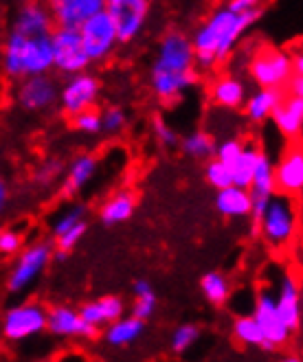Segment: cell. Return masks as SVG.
<instances>
[{"instance_id":"6da1fadb","label":"cell","mask_w":303,"mask_h":362,"mask_svg":"<svg viewBox=\"0 0 303 362\" xmlns=\"http://www.w3.org/2000/svg\"><path fill=\"white\" fill-rule=\"evenodd\" d=\"M200 83L191 37L185 31L169 29L156 47L149 66V90L161 103H174Z\"/></svg>"},{"instance_id":"7a4b0ae2","label":"cell","mask_w":303,"mask_h":362,"mask_svg":"<svg viewBox=\"0 0 303 362\" xmlns=\"http://www.w3.org/2000/svg\"><path fill=\"white\" fill-rule=\"evenodd\" d=\"M262 16V7L248 11H233L229 7H218L205 23L193 31L191 47L196 57V69L202 73L215 71L233 55L244 33Z\"/></svg>"},{"instance_id":"3957f363","label":"cell","mask_w":303,"mask_h":362,"mask_svg":"<svg viewBox=\"0 0 303 362\" xmlns=\"http://www.w3.org/2000/svg\"><path fill=\"white\" fill-rule=\"evenodd\" d=\"M3 73L18 81L29 75L53 73L51 33L49 35H23L9 31L3 45Z\"/></svg>"},{"instance_id":"277c9868","label":"cell","mask_w":303,"mask_h":362,"mask_svg":"<svg viewBox=\"0 0 303 362\" xmlns=\"http://www.w3.org/2000/svg\"><path fill=\"white\" fill-rule=\"evenodd\" d=\"M257 235L262 238L273 250L288 248L299 233V209L292 196L275 194L268 198V204L257 222Z\"/></svg>"},{"instance_id":"5b68a950","label":"cell","mask_w":303,"mask_h":362,"mask_svg":"<svg viewBox=\"0 0 303 362\" xmlns=\"http://www.w3.org/2000/svg\"><path fill=\"white\" fill-rule=\"evenodd\" d=\"M13 264L7 274V290L11 294L29 290L53 262V244L47 240L31 242L13 255Z\"/></svg>"},{"instance_id":"8992f818","label":"cell","mask_w":303,"mask_h":362,"mask_svg":"<svg viewBox=\"0 0 303 362\" xmlns=\"http://www.w3.org/2000/svg\"><path fill=\"white\" fill-rule=\"evenodd\" d=\"M47 332V308L38 301L11 305L0 318V336L7 343H27Z\"/></svg>"},{"instance_id":"52a82bcc","label":"cell","mask_w":303,"mask_h":362,"mask_svg":"<svg viewBox=\"0 0 303 362\" xmlns=\"http://www.w3.org/2000/svg\"><path fill=\"white\" fill-rule=\"evenodd\" d=\"M59 81L51 73L29 75L16 81L13 101L20 110L31 115H45L57 105Z\"/></svg>"},{"instance_id":"ba28073f","label":"cell","mask_w":303,"mask_h":362,"mask_svg":"<svg viewBox=\"0 0 303 362\" xmlns=\"http://www.w3.org/2000/svg\"><path fill=\"white\" fill-rule=\"evenodd\" d=\"M77 31H79L84 51L88 55L91 64H101L105 59H110L115 55V51L119 49L115 23L105 9L91 16Z\"/></svg>"},{"instance_id":"9c48e42d","label":"cell","mask_w":303,"mask_h":362,"mask_svg":"<svg viewBox=\"0 0 303 362\" xmlns=\"http://www.w3.org/2000/svg\"><path fill=\"white\" fill-rule=\"evenodd\" d=\"M248 77L257 88H286L292 77L290 53L281 49H259L248 59Z\"/></svg>"},{"instance_id":"30bf717a","label":"cell","mask_w":303,"mask_h":362,"mask_svg":"<svg viewBox=\"0 0 303 362\" xmlns=\"http://www.w3.org/2000/svg\"><path fill=\"white\" fill-rule=\"evenodd\" d=\"M101 97V81L97 75L81 71L75 75H67L64 83H59L57 105L67 117H75L86 108H95Z\"/></svg>"},{"instance_id":"8fae6325","label":"cell","mask_w":303,"mask_h":362,"mask_svg":"<svg viewBox=\"0 0 303 362\" xmlns=\"http://www.w3.org/2000/svg\"><path fill=\"white\" fill-rule=\"evenodd\" d=\"M51 53H53V71L64 77L91 69V59L84 51L77 29L55 27L51 31Z\"/></svg>"},{"instance_id":"7c38bea8","label":"cell","mask_w":303,"mask_h":362,"mask_svg":"<svg viewBox=\"0 0 303 362\" xmlns=\"http://www.w3.org/2000/svg\"><path fill=\"white\" fill-rule=\"evenodd\" d=\"M105 11L115 23L119 45H132L147 27L152 0H113L105 3Z\"/></svg>"},{"instance_id":"4fadbf2b","label":"cell","mask_w":303,"mask_h":362,"mask_svg":"<svg viewBox=\"0 0 303 362\" xmlns=\"http://www.w3.org/2000/svg\"><path fill=\"white\" fill-rule=\"evenodd\" d=\"M253 318L264 334L268 351H277L290 343L292 332L281 321L277 305H275V292L270 288H262L257 292L255 303H253Z\"/></svg>"},{"instance_id":"5bb4252c","label":"cell","mask_w":303,"mask_h":362,"mask_svg":"<svg viewBox=\"0 0 303 362\" xmlns=\"http://www.w3.org/2000/svg\"><path fill=\"white\" fill-rule=\"evenodd\" d=\"M47 332L55 338H84L93 340L99 336V329L88 325L81 318L79 310L71 305H51L47 308Z\"/></svg>"},{"instance_id":"9a60e30c","label":"cell","mask_w":303,"mask_h":362,"mask_svg":"<svg viewBox=\"0 0 303 362\" xmlns=\"http://www.w3.org/2000/svg\"><path fill=\"white\" fill-rule=\"evenodd\" d=\"M55 27L79 29L86 20L105 9V0H47Z\"/></svg>"},{"instance_id":"2e32d148","label":"cell","mask_w":303,"mask_h":362,"mask_svg":"<svg viewBox=\"0 0 303 362\" xmlns=\"http://www.w3.org/2000/svg\"><path fill=\"white\" fill-rule=\"evenodd\" d=\"M55 29L53 16L47 3H35V0H25L13 13L11 29L23 35H49Z\"/></svg>"},{"instance_id":"e0dca14e","label":"cell","mask_w":303,"mask_h":362,"mask_svg":"<svg viewBox=\"0 0 303 362\" xmlns=\"http://www.w3.org/2000/svg\"><path fill=\"white\" fill-rule=\"evenodd\" d=\"M275 292V305L281 316V321L286 323V327L297 334L301 327V290L299 281L290 272H284L279 279V286Z\"/></svg>"},{"instance_id":"ac0fdd59","label":"cell","mask_w":303,"mask_h":362,"mask_svg":"<svg viewBox=\"0 0 303 362\" xmlns=\"http://www.w3.org/2000/svg\"><path fill=\"white\" fill-rule=\"evenodd\" d=\"M97 169H99V158L95 154L75 156L67 167H64L59 194L64 198H73V196L81 194V191L95 180Z\"/></svg>"},{"instance_id":"d6986e66","label":"cell","mask_w":303,"mask_h":362,"mask_svg":"<svg viewBox=\"0 0 303 362\" xmlns=\"http://www.w3.org/2000/svg\"><path fill=\"white\" fill-rule=\"evenodd\" d=\"M270 121L286 141H297L303 130V97L286 93L275 105Z\"/></svg>"},{"instance_id":"ffe728a7","label":"cell","mask_w":303,"mask_h":362,"mask_svg":"<svg viewBox=\"0 0 303 362\" xmlns=\"http://www.w3.org/2000/svg\"><path fill=\"white\" fill-rule=\"evenodd\" d=\"M275 189L279 194L297 198L303 189V152L290 147L279 160H275Z\"/></svg>"},{"instance_id":"44dd1931","label":"cell","mask_w":303,"mask_h":362,"mask_svg":"<svg viewBox=\"0 0 303 362\" xmlns=\"http://www.w3.org/2000/svg\"><path fill=\"white\" fill-rule=\"evenodd\" d=\"M246 95H248L246 83L235 75L215 77L209 88V97L213 105L220 110H242Z\"/></svg>"},{"instance_id":"7402d4cb","label":"cell","mask_w":303,"mask_h":362,"mask_svg":"<svg viewBox=\"0 0 303 362\" xmlns=\"http://www.w3.org/2000/svg\"><path fill=\"white\" fill-rule=\"evenodd\" d=\"M79 314H81V318L86 323L97 327L101 332L108 323L117 321L119 316L125 314V303H123L121 296L108 294V296H101V299H97V301L84 303L79 308Z\"/></svg>"},{"instance_id":"603a6c76","label":"cell","mask_w":303,"mask_h":362,"mask_svg":"<svg viewBox=\"0 0 303 362\" xmlns=\"http://www.w3.org/2000/svg\"><path fill=\"white\" fill-rule=\"evenodd\" d=\"M218 196H215V206L229 220H242L248 218L253 198L248 194L246 187H237V185H227L222 189H215Z\"/></svg>"},{"instance_id":"cb8c5ba5","label":"cell","mask_w":303,"mask_h":362,"mask_svg":"<svg viewBox=\"0 0 303 362\" xmlns=\"http://www.w3.org/2000/svg\"><path fill=\"white\" fill-rule=\"evenodd\" d=\"M143 327H145V321H141V318L137 316H119L117 321L108 323L103 327V340L105 345H110L115 349H123V347H130L135 345L137 340L141 338L143 334Z\"/></svg>"},{"instance_id":"d4e9b609","label":"cell","mask_w":303,"mask_h":362,"mask_svg":"<svg viewBox=\"0 0 303 362\" xmlns=\"http://www.w3.org/2000/svg\"><path fill=\"white\" fill-rule=\"evenodd\" d=\"M281 97H284V90L281 88H257L251 95H246L242 110L253 125L266 123L270 121V115Z\"/></svg>"},{"instance_id":"484cf974","label":"cell","mask_w":303,"mask_h":362,"mask_svg":"<svg viewBox=\"0 0 303 362\" xmlns=\"http://www.w3.org/2000/svg\"><path fill=\"white\" fill-rule=\"evenodd\" d=\"M137 211V198L132 191H115L110 198H105L99 206V220L105 226H117L127 222Z\"/></svg>"},{"instance_id":"4316f807","label":"cell","mask_w":303,"mask_h":362,"mask_svg":"<svg viewBox=\"0 0 303 362\" xmlns=\"http://www.w3.org/2000/svg\"><path fill=\"white\" fill-rule=\"evenodd\" d=\"M259 156H262V147L257 143H242V150L240 154L235 156V160L229 165L231 167V178H233V185L237 187H246L251 185L253 180V174H255V167L259 163Z\"/></svg>"},{"instance_id":"83f0119b","label":"cell","mask_w":303,"mask_h":362,"mask_svg":"<svg viewBox=\"0 0 303 362\" xmlns=\"http://www.w3.org/2000/svg\"><path fill=\"white\" fill-rule=\"evenodd\" d=\"M275 191H277L275 189V160H273V156L262 152L259 163L255 167L253 180L248 185V194L255 200V198H270Z\"/></svg>"},{"instance_id":"f1b7e54d","label":"cell","mask_w":303,"mask_h":362,"mask_svg":"<svg viewBox=\"0 0 303 362\" xmlns=\"http://www.w3.org/2000/svg\"><path fill=\"white\" fill-rule=\"evenodd\" d=\"M215 141L207 130H193L187 136L178 139L181 152L193 160H209L215 152Z\"/></svg>"},{"instance_id":"f546056e","label":"cell","mask_w":303,"mask_h":362,"mask_svg":"<svg viewBox=\"0 0 303 362\" xmlns=\"http://www.w3.org/2000/svg\"><path fill=\"white\" fill-rule=\"evenodd\" d=\"M233 338L237 340L240 345L248 347V349H262V351H268V345L264 340V334L259 329L257 321L251 316H237L233 321Z\"/></svg>"},{"instance_id":"4dcf8cb0","label":"cell","mask_w":303,"mask_h":362,"mask_svg":"<svg viewBox=\"0 0 303 362\" xmlns=\"http://www.w3.org/2000/svg\"><path fill=\"white\" fill-rule=\"evenodd\" d=\"M200 290L211 305L222 308L231 296V281L227 279V274L213 270V272H207L200 279Z\"/></svg>"},{"instance_id":"1f68e13d","label":"cell","mask_w":303,"mask_h":362,"mask_svg":"<svg viewBox=\"0 0 303 362\" xmlns=\"http://www.w3.org/2000/svg\"><path fill=\"white\" fill-rule=\"evenodd\" d=\"M132 294H135V305H132V316L141 318V321H149L156 312V292L152 288L149 281L145 279H137L132 286Z\"/></svg>"},{"instance_id":"d6a6232c","label":"cell","mask_w":303,"mask_h":362,"mask_svg":"<svg viewBox=\"0 0 303 362\" xmlns=\"http://www.w3.org/2000/svg\"><path fill=\"white\" fill-rule=\"evenodd\" d=\"M202 336L200 327L198 325H193V323H185V325H178L174 329V334H171V351L174 354H187L193 345L198 343Z\"/></svg>"},{"instance_id":"836d02e7","label":"cell","mask_w":303,"mask_h":362,"mask_svg":"<svg viewBox=\"0 0 303 362\" xmlns=\"http://www.w3.org/2000/svg\"><path fill=\"white\" fill-rule=\"evenodd\" d=\"M62 174H64V160L51 156L33 169V182L38 187H53L62 178Z\"/></svg>"},{"instance_id":"e575fe53","label":"cell","mask_w":303,"mask_h":362,"mask_svg":"<svg viewBox=\"0 0 303 362\" xmlns=\"http://www.w3.org/2000/svg\"><path fill=\"white\" fill-rule=\"evenodd\" d=\"M81 220H86V206L84 204H71L67 206L64 211H59L53 224H51V233H53V238L62 235L64 230H69L71 226L79 224Z\"/></svg>"},{"instance_id":"d590c367","label":"cell","mask_w":303,"mask_h":362,"mask_svg":"<svg viewBox=\"0 0 303 362\" xmlns=\"http://www.w3.org/2000/svg\"><path fill=\"white\" fill-rule=\"evenodd\" d=\"M99 115H101V134L117 136L127 127V112L119 108V105H110V108L101 110Z\"/></svg>"},{"instance_id":"8d00e7d4","label":"cell","mask_w":303,"mask_h":362,"mask_svg":"<svg viewBox=\"0 0 303 362\" xmlns=\"http://www.w3.org/2000/svg\"><path fill=\"white\" fill-rule=\"evenodd\" d=\"M205 178L207 182L213 187V189H222L227 185H233V178H231V167L222 160H218L215 156H211L207 163H205Z\"/></svg>"},{"instance_id":"74e56055","label":"cell","mask_w":303,"mask_h":362,"mask_svg":"<svg viewBox=\"0 0 303 362\" xmlns=\"http://www.w3.org/2000/svg\"><path fill=\"white\" fill-rule=\"evenodd\" d=\"M71 119H73V127H75L77 132L91 134V136L101 134V115H99L97 108H86V110L77 112Z\"/></svg>"},{"instance_id":"f35d334b","label":"cell","mask_w":303,"mask_h":362,"mask_svg":"<svg viewBox=\"0 0 303 362\" xmlns=\"http://www.w3.org/2000/svg\"><path fill=\"white\" fill-rule=\"evenodd\" d=\"M86 230H88V224H86V220H81L79 224H75V226H71L69 230H64L62 235H57L55 238V250H59V252H71L79 242H81V238L86 235Z\"/></svg>"},{"instance_id":"ab89813d","label":"cell","mask_w":303,"mask_h":362,"mask_svg":"<svg viewBox=\"0 0 303 362\" xmlns=\"http://www.w3.org/2000/svg\"><path fill=\"white\" fill-rule=\"evenodd\" d=\"M152 134H154V139L161 147H176L178 139H181L174 127H171L161 115H156L154 119H152Z\"/></svg>"},{"instance_id":"60d3db41","label":"cell","mask_w":303,"mask_h":362,"mask_svg":"<svg viewBox=\"0 0 303 362\" xmlns=\"http://www.w3.org/2000/svg\"><path fill=\"white\" fill-rule=\"evenodd\" d=\"M25 246L23 233L16 228H0V257H13Z\"/></svg>"},{"instance_id":"b9f144b4","label":"cell","mask_w":303,"mask_h":362,"mask_svg":"<svg viewBox=\"0 0 303 362\" xmlns=\"http://www.w3.org/2000/svg\"><path fill=\"white\" fill-rule=\"evenodd\" d=\"M240 150H242V141H240V139H235V136H231V139H224V141H220V143H215V152H213V156L218 158V160H222V163H227V165H231V163L235 160V156L240 154Z\"/></svg>"},{"instance_id":"7bdbcfd3","label":"cell","mask_w":303,"mask_h":362,"mask_svg":"<svg viewBox=\"0 0 303 362\" xmlns=\"http://www.w3.org/2000/svg\"><path fill=\"white\" fill-rule=\"evenodd\" d=\"M266 3V0H229V9L233 11H248V9H257L262 7Z\"/></svg>"},{"instance_id":"ee69618b","label":"cell","mask_w":303,"mask_h":362,"mask_svg":"<svg viewBox=\"0 0 303 362\" xmlns=\"http://www.w3.org/2000/svg\"><path fill=\"white\" fill-rule=\"evenodd\" d=\"M286 90H288L290 95L303 97V73H292V77H290L288 83H286Z\"/></svg>"},{"instance_id":"f6af8a7d","label":"cell","mask_w":303,"mask_h":362,"mask_svg":"<svg viewBox=\"0 0 303 362\" xmlns=\"http://www.w3.org/2000/svg\"><path fill=\"white\" fill-rule=\"evenodd\" d=\"M7 202H9V187L3 180V176H0V213L7 209Z\"/></svg>"},{"instance_id":"bcb514c9","label":"cell","mask_w":303,"mask_h":362,"mask_svg":"<svg viewBox=\"0 0 303 362\" xmlns=\"http://www.w3.org/2000/svg\"><path fill=\"white\" fill-rule=\"evenodd\" d=\"M290 62H292V73H303V53L301 51L290 53Z\"/></svg>"},{"instance_id":"7dc6e473","label":"cell","mask_w":303,"mask_h":362,"mask_svg":"<svg viewBox=\"0 0 303 362\" xmlns=\"http://www.w3.org/2000/svg\"><path fill=\"white\" fill-rule=\"evenodd\" d=\"M35 3H47V0H35Z\"/></svg>"},{"instance_id":"c3c4849f","label":"cell","mask_w":303,"mask_h":362,"mask_svg":"<svg viewBox=\"0 0 303 362\" xmlns=\"http://www.w3.org/2000/svg\"><path fill=\"white\" fill-rule=\"evenodd\" d=\"M105 3H113V0H105Z\"/></svg>"}]
</instances>
